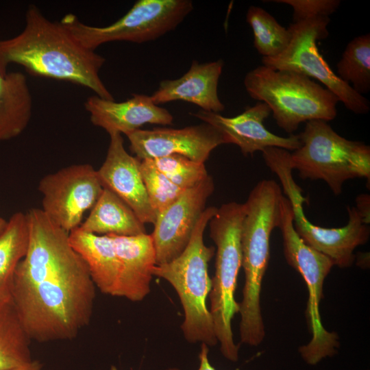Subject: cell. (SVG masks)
Listing matches in <instances>:
<instances>
[{
  "label": "cell",
  "instance_id": "cell-1",
  "mask_svg": "<svg viewBox=\"0 0 370 370\" xmlns=\"http://www.w3.org/2000/svg\"><path fill=\"white\" fill-rule=\"evenodd\" d=\"M26 214L29 243L15 271L12 301L31 341L73 339L90 322L96 286L69 233L42 209Z\"/></svg>",
  "mask_w": 370,
  "mask_h": 370
},
{
  "label": "cell",
  "instance_id": "cell-2",
  "mask_svg": "<svg viewBox=\"0 0 370 370\" xmlns=\"http://www.w3.org/2000/svg\"><path fill=\"white\" fill-rule=\"evenodd\" d=\"M104 57L82 46L61 24L46 18L34 5L25 14V25L16 36L0 40V73L11 64L29 73L86 87L98 97L114 100L100 76Z\"/></svg>",
  "mask_w": 370,
  "mask_h": 370
},
{
  "label": "cell",
  "instance_id": "cell-3",
  "mask_svg": "<svg viewBox=\"0 0 370 370\" xmlns=\"http://www.w3.org/2000/svg\"><path fill=\"white\" fill-rule=\"evenodd\" d=\"M282 197L280 185L264 179L254 187L244 203L241 249L245 284L239 303V332L241 342L249 346L259 345L265 336L260 292L270 259V237L278 226Z\"/></svg>",
  "mask_w": 370,
  "mask_h": 370
},
{
  "label": "cell",
  "instance_id": "cell-4",
  "mask_svg": "<svg viewBox=\"0 0 370 370\" xmlns=\"http://www.w3.org/2000/svg\"><path fill=\"white\" fill-rule=\"evenodd\" d=\"M217 208L210 206L205 209L188 245L178 257L169 262L156 264L153 269V275L167 281L178 295L184 314L181 329L185 339L208 346L218 343L206 304L212 286L208 263L215 248L205 245L204 233Z\"/></svg>",
  "mask_w": 370,
  "mask_h": 370
},
{
  "label": "cell",
  "instance_id": "cell-5",
  "mask_svg": "<svg viewBox=\"0 0 370 370\" xmlns=\"http://www.w3.org/2000/svg\"><path fill=\"white\" fill-rule=\"evenodd\" d=\"M245 214L244 204L230 201L218 208L208 223L210 236L217 247L209 310L221 353L232 362L238 360L239 345L234 341L232 320L239 312L235 292L242 267L241 230Z\"/></svg>",
  "mask_w": 370,
  "mask_h": 370
},
{
  "label": "cell",
  "instance_id": "cell-6",
  "mask_svg": "<svg viewBox=\"0 0 370 370\" xmlns=\"http://www.w3.org/2000/svg\"><path fill=\"white\" fill-rule=\"evenodd\" d=\"M244 86L249 96L267 104L277 125L286 133L312 120L330 121L337 114L338 98L311 78L264 65L248 72Z\"/></svg>",
  "mask_w": 370,
  "mask_h": 370
},
{
  "label": "cell",
  "instance_id": "cell-7",
  "mask_svg": "<svg viewBox=\"0 0 370 370\" xmlns=\"http://www.w3.org/2000/svg\"><path fill=\"white\" fill-rule=\"evenodd\" d=\"M298 136L301 145L291 153L290 163L301 179L323 180L335 195L349 180L369 181V145L341 136L323 120L306 122Z\"/></svg>",
  "mask_w": 370,
  "mask_h": 370
},
{
  "label": "cell",
  "instance_id": "cell-8",
  "mask_svg": "<svg viewBox=\"0 0 370 370\" xmlns=\"http://www.w3.org/2000/svg\"><path fill=\"white\" fill-rule=\"evenodd\" d=\"M278 227L282 232L286 262L299 273L307 286L306 314L312 338L299 348V352L307 364L314 365L327 357L334 356L339 347L337 334L325 329L319 310L323 283L334 264L328 257L306 245L296 232L291 204L285 197L281 200Z\"/></svg>",
  "mask_w": 370,
  "mask_h": 370
},
{
  "label": "cell",
  "instance_id": "cell-9",
  "mask_svg": "<svg viewBox=\"0 0 370 370\" xmlns=\"http://www.w3.org/2000/svg\"><path fill=\"white\" fill-rule=\"evenodd\" d=\"M193 9L190 0H139L123 17L107 26L85 24L71 13L60 22L82 46L95 51L110 42L156 40L174 30Z\"/></svg>",
  "mask_w": 370,
  "mask_h": 370
},
{
  "label": "cell",
  "instance_id": "cell-10",
  "mask_svg": "<svg viewBox=\"0 0 370 370\" xmlns=\"http://www.w3.org/2000/svg\"><path fill=\"white\" fill-rule=\"evenodd\" d=\"M330 21L328 16H319L293 22L288 28L291 39L287 48L276 57H262V65L316 79L333 92L346 108L355 114H367L370 110L369 100L338 77L319 51L317 40L328 37Z\"/></svg>",
  "mask_w": 370,
  "mask_h": 370
},
{
  "label": "cell",
  "instance_id": "cell-11",
  "mask_svg": "<svg viewBox=\"0 0 370 370\" xmlns=\"http://www.w3.org/2000/svg\"><path fill=\"white\" fill-rule=\"evenodd\" d=\"M284 195L293 212V226L304 242L328 257L340 268L351 267L356 258L355 249L367 243L370 229L355 206H347L348 222L343 227L328 228L311 223L306 217L303 204L308 201L295 182L291 171L278 177Z\"/></svg>",
  "mask_w": 370,
  "mask_h": 370
},
{
  "label": "cell",
  "instance_id": "cell-12",
  "mask_svg": "<svg viewBox=\"0 0 370 370\" xmlns=\"http://www.w3.org/2000/svg\"><path fill=\"white\" fill-rule=\"evenodd\" d=\"M103 189L97 170L86 163L47 174L38 184L42 211L68 233L79 227L84 214L93 207Z\"/></svg>",
  "mask_w": 370,
  "mask_h": 370
},
{
  "label": "cell",
  "instance_id": "cell-13",
  "mask_svg": "<svg viewBox=\"0 0 370 370\" xmlns=\"http://www.w3.org/2000/svg\"><path fill=\"white\" fill-rule=\"evenodd\" d=\"M214 190L212 177L186 189L173 203L156 216L151 234L156 264L169 262L188 245L194 229Z\"/></svg>",
  "mask_w": 370,
  "mask_h": 370
},
{
  "label": "cell",
  "instance_id": "cell-14",
  "mask_svg": "<svg viewBox=\"0 0 370 370\" xmlns=\"http://www.w3.org/2000/svg\"><path fill=\"white\" fill-rule=\"evenodd\" d=\"M127 137L130 151L141 160L177 154L204 163L214 149L227 144L220 131L204 122L180 129H140Z\"/></svg>",
  "mask_w": 370,
  "mask_h": 370
},
{
  "label": "cell",
  "instance_id": "cell-15",
  "mask_svg": "<svg viewBox=\"0 0 370 370\" xmlns=\"http://www.w3.org/2000/svg\"><path fill=\"white\" fill-rule=\"evenodd\" d=\"M271 112L267 103L258 101L234 117H225L219 113L202 110L191 114L217 128L224 135L227 144L236 145L245 156H253L256 151H262L271 147L289 151L298 149L301 145L298 135L280 136L264 127V121Z\"/></svg>",
  "mask_w": 370,
  "mask_h": 370
},
{
  "label": "cell",
  "instance_id": "cell-16",
  "mask_svg": "<svg viewBox=\"0 0 370 370\" xmlns=\"http://www.w3.org/2000/svg\"><path fill=\"white\" fill-rule=\"evenodd\" d=\"M106 159L97 170L103 188L127 204L143 223L154 224L156 214L146 192L140 171L141 160L129 154L120 134L110 135Z\"/></svg>",
  "mask_w": 370,
  "mask_h": 370
},
{
  "label": "cell",
  "instance_id": "cell-17",
  "mask_svg": "<svg viewBox=\"0 0 370 370\" xmlns=\"http://www.w3.org/2000/svg\"><path fill=\"white\" fill-rule=\"evenodd\" d=\"M91 123L106 130L109 135L126 136L145 124L171 125L173 116L166 109L155 104L150 96L136 94L121 102L94 95L84 102Z\"/></svg>",
  "mask_w": 370,
  "mask_h": 370
},
{
  "label": "cell",
  "instance_id": "cell-18",
  "mask_svg": "<svg viewBox=\"0 0 370 370\" xmlns=\"http://www.w3.org/2000/svg\"><path fill=\"white\" fill-rule=\"evenodd\" d=\"M223 65L222 60L205 63L194 60L180 78L161 81L150 97L158 106L180 100L194 103L204 111L219 113L225 109L218 95Z\"/></svg>",
  "mask_w": 370,
  "mask_h": 370
},
{
  "label": "cell",
  "instance_id": "cell-19",
  "mask_svg": "<svg viewBox=\"0 0 370 370\" xmlns=\"http://www.w3.org/2000/svg\"><path fill=\"white\" fill-rule=\"evenodd\" d=\"M121 262L117 297L142 301L150 292L156 251L151 234L123 236L109 234Z\"/></svg>",
  "mask_w": 370,
  "mask_h": 370
},
{
  "label": "cell",
  "instance_id": "cell-20",
  "mask_svg": "<svg viewBox=\"0 0 370 370\" xmlns=\"http://www.w3.org/2000/svg\"><path fill=\"white\" fill-rule=\"evenodd\" d=\"M72 247L86 264L95 286L103 293L117 297L121 262L110 235H97L79 227L69 233Z\"/></svg>",
  "mask_w": 370,
  "mask_h": 370
},
{
  "label": "cell",
  "instance_id": "cell-21",
  "mask_svg": "<svg viewBox=\"0 0 370 370\" xmlns=\"http://www.w3.org/2000/svg\"><path fill=\"white\" fill-rule=\"evenodd\" d=\"M33 101L22 72L0 73V142L19 136L28 125Z\"/></svg>",
  "mask_w": 370,
  "mask_h": 370
},
{
  "label": "cell",
  "instance_id": "cell-22",
  "mask_svg": "<svg viewBox=\"0 0 370 370\" xmlns=\"http://www.w3.org/2000/svg\"><path fill=\"white\" fill-rule=\"evenodd\" d=\"M79 227L97 235L131 236L146 233L144 223L132 209L113 192L104 188Z\"/></svg>",
  "mask_w": 370,
  "mask_h": 370
},
{
  "label": "cell",
  "instance_id": "cell-23",
  "mask_svg": "<svg viewBox=\"0 0 370 370\" xmlns=\"http://www.w3.org/2000/svg\"><path fill=\"white\" fill-rule=\"evenodd\" d=\"M28 243L27 214L16 212L0 234V304L12 300L15 271L27 252Z\"/></svg>",
  "mask_w": 370,
  "mask_h": 370
},
{
  "label": "cell",
  "instance_id": "cell-24",
  "mask_svg": "<svg viewBox=\"0 0 370 370\" xmlns=\"http://www.w3.org/2000/svg\"><path fill=\"white\" fill-rule=\"evenodd\" d=\"M30 341L12 301L0 304V370L31 362Z\"/></svg>",
  "mask_w": 370,
  "mask_h": 370
},
{
  "label": "cell",
  "instance_id": "cell-25",
  "mask_svg": "<svg viewBox=\"0 0 370 370\" xmlns=\"http://www.w3.org/2000/svg\"><path fill=\"white\" fill-rule=\"evenodd\" d=\"M246 21L254 33V45L263 57L274 58L282 53L289 45L291 34L263 8L250 6Z\"/></svg>",
  "mask_w": 370,
  "mask_h": 370
},
{
  "label": "cell",
  "instance_id": "cell-26",
  "mask_svg": "<svg viewBox=\"0 0 370 370\" xmlns=\"http://www.w3.org/2000/svg\"><path fill=\"white\" fill-rule=\"evenodd\" d=\"M337 76L358 94L370 90V34L355 37L347 45L337 63ZM350 85V84H349Z\"/></svg>",
  "mask_w": 370,
  "mask_h": 370
},
{
  "label": "cell",
  "instance_id": "cell-27",
  "mask_svg": "<svg viewBox=\"0 0 370 370\" xmlns=\"http://www.w3.org/2000/svg\"><path fill=\"white\" fill-rule=\"evenodd\" d=\"M149 160L172 183L184 190L195 186L209 176L204 163L181 155L173 154Z\"/></svg>",
  "mask_w": 370,
  "mask_h": 370
},
{
  "label": "cell",
  "instance_id": "cell-28",
  "mask_svg": "<svg viewBox=\"0 0 370 370\" xmlns=\"http://www.w3.org/2000/svg\"><path fill=\"white\" fill-rule=\"evenodd\" d=\"M140 171L149 203L156 216L186 190L172 183L149 159L141 160Z\"/></svg>",
  "mask_w": 370,
  "mask_h": 370
},
{
  "label": "cell",
  "instance_id": "cell-29",
  "mask_svg": "<svg viewBox=\"0 0 370 370\" xmlns=\"http://www.w3.org/2000/svg\"><path fill=\"white\" fill-rule=\"evenodd\" d=\"M273 2L288 4L293 8V22L314 16H328L340 5L338 0H274Z\"/></svg>",
  "mask_w": 370,
  "mask_h": 370
},
{
  "label": "cell",
  "instance_id": "cell-30",
  "mask_svg": "<svg viewBox=\"0 0 370 370\" xmlns=\"http://www.w3.org/2000/svg\"><path fill=\"white\" fill-rule=\"evenodd\" d=\"M358 212L367 224L369 223V195L363 194L357 197L356 206Z\"/></svg>",
  "mask_w": 370,
  "mask_h": 370
},
{
  "label": "cell",
  "instance_id": "cell-31",
  "mask_svg": "<svg viewBox=\"0 0 370 370\" xmlns=\"http://www.w3.org/2000/svg\"><path fill=\"white\" fill-rule=\"evenodd\" d=\"M208 346L204 343H201V349L199 354V365L198 370H216L211 365L208 359ZM166 370H180L177 368H169Z\"/></svg>",
  "mask_w": 370,
  "mask_h": 370
},
{
  "label": "cell",
  "instance_id": "cell-32",
  "mask_svg": "<svg viewBox=\"0 0 370 370\" xmlns=\"http://www.w3.org/2000/svg\"><path fill=\"white\" fill-rule=\"evenodd\" d=\"M10 370H44V368L42 364L40 361L32 360L25 365Z\"/></svg>",
  "mask_w": 370,
  "mask_h": 370
},
{
  "label": "cell",
  "instance_id": "cell-33",
  "mask_svg": "<svg viewBox=\"0 0 370 370\" xmlns=\"http://www.w3.org/2000/svg\"><path fill=\"white\" fill-rule=\"evenodd\" d=\"M7 225V221L2 217H0V234L5 229Z\"/></svg>",
  "mask_w": 370,
  "mask_h": 370
}]
</instances>
